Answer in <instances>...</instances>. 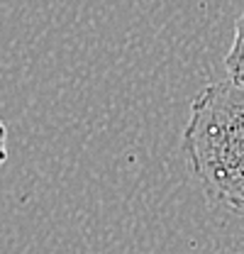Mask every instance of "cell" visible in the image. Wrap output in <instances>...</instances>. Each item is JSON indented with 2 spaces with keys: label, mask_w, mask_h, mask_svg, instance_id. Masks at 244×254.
<instances>
[{
  "label": "cell",
  "mask_w": 244,
  "mask_h": 254,
  "mask_svg": "<svg viewBox=\"0 0 244 254\" xmlns=\"http://www.w3.org/2000/svg\"><path fill=\"white\" fill-rule=\"evenodd\" d=\"M183 154L205 195L244 215V88L215 81L190 100Z\"/></svg>",
  "instance_id": "obj_1"
},
{
  "label": "cell",
  "mask_w": 244,
  "mask_h": 254,
  "mask_svg": "<svg viewBox=\"0 0 244 254\" xmlns=\"http://www.w3.org/2000/svg\"><path fill=\"white\" fill-rule=\"evenodd\" d=\"M7 161V129H5V123L0 120V169L5 166Z\"/></svg>",
  "instance_id": "obj_3"
},
{
  "label": "cell",
  "mask_w": 244,
  "mask_h": 254,
  "mask_svg": "<svg viewBox=\"0 0 244 254\" xmlns=\"http://www.w3.org/2000/svg\"><path fill=\"white\" fill-rule=\"evenodd\" d=\"M225 71H227V81L244 88V12L235 22L232 47L225 54Z\"/></svg>",
  "instance_id": "obj_2"
}]
</instances>
